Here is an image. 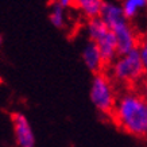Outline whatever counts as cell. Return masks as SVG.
<instances>
[{
    "mask_svg": "<svg viewBox=\"0 0 147 147\" xmlns=\"http://www.w3.org/2000/svg\"><path fill=\"white\" fill-rule=\"evenodd\" d=\"M15 142L18 147H35V134L31 123L22 112H13L11 115Z\"/></svg>",
    "mask_w": 147,
    "mask_h": 147,
    "instance_id": "5b68a950",
    "label": "cell"
},
{
    "mask_svg": "<svg viewBox=\"0 0 147 147\" xmlns=\"http://www.w3.org/2000/svg\"><path fill=\"white\" fill-rule=\"evenodd\" d=\"M84 31H85V35L88 38V40H90V42H97L102 35H105V34L109 31V27L98 16V18L85 20Z\"/></svg>",
    "mask_w": 147,
    "mask_h": 147,
    "instance_id": "9c48e42d",
    "label": "cell"
},
{
    "mask_svg": "<svg viewBox=\"0 0 147 147\" xmlns=\"http://www.w3.org/2000/svg\"><path fill=\"white\" fill-rule=\"evenodd\" d=\"M109 30L113 32V35H115L116 40H117L119 55L138 49L140 36L138 35L135 27L132 26V23L129 22L127 18H123L119 22L113 23L109 27Z\"/></svg>",
    "mask_w": 147,
    "mask_h": 147,
    "instance_id": "277c9868",
    "label": "cell"
},
{
    "mask_svg": "<svg viewBox=\"0 0 147 147\" xmlns=\"http://www.w3.org/2000/svg\"><path fill=\"white\" fill-rule=\"evenodd\" d=\"M138 51H139V54H140L143 65H144V67H146V70H147V34L140 36L139 45H138Z\"/></svg>",
    "mask_w": 147,
    "mask_h": 147,
    "instance_id": "7c38bea8",
    "label": "cell"
},
{
    "mask_svg": "<svg viewBox=\"0 0 147 147\" xmlns=\"http://www.w3.org/2000/svg\"><path fill=\"white\" fill-rule=\"evenodd\" d=\"M49 20L55 28L58 30H65L67 27V8L61 5L58 1L51 0L49 4Z\"/></svg>",
    "mask_w": 147,
    "mask_h": 147,
    "instance_id": "30bf717a",
    "label": "cell"
},
{
    "mask_svg": "<svg viewBox=\"0 0 147 147\" xmlns=\"http://www.w3.org/2000/svg\"><path fill=\"white\" fill-rule=\"evenodd\" d=\"M55 1H58V3L61 5H63L65 8L73 7V4H74V0H55Z\"/></svg>",
    "mask_w": 147,
    "mask_h": 147,
    "instance_id": "5bb4252c",
    "label": "cell"
},
{
    "mask_svg": "<svg viewBox=\"0 0 147 147\" xmlns=\"http://www.w3.org/2000/svg\"><path fill=\"white\" fill-rule=\"evenodd\" d=\"M117 96L119 93L116 90V84L107 71L93 74L89 86V100L100 113L111 116Z\"/></svg>",
    "mask_w": 147,
    "mask_h": 147,
    "instance_id": "3957f363",
    "label": "cell"
},
{
    "mask_svg": "<svg viewBox=\"0 0 147 147\" xmlns=\"http://www.w3.org/2000/svg\"><path fill=\"white\" fill-rule=\"evenodd\" d=\"M0 45H1V35H0Z\"/></svg>",
    "mask_w": 147,
    "mask_h": 147,
    "instance_id": "9a60e30c",
    "label": "cell"
},
{
    "mask_svg": "<svg viewBox=\"0 0 147 147\" xmlns=\"http://www.w3.org/2000/svg\"><path fill=\"white\" fill-rule=\"evenodd\" d=\"M107 67V73L112 81L116 85L125 86V89L138 85L147 76V70L142 62L138 49L117 55L115 61Z\"/></svg>",
    "mask_w": 147,
    "mask_h": 147,
    "instance_id": "7a4b0ae2",
    "label": "cell"
},
{
    "mask_svg": "<svg viewBox=\"0 0 147 147\" xmlns=\"http://www.w3.org/2000/svg\"><path fill=\"white\" fill-rule=\"evenodd\" d=\"M120 5L123 8L124 16L132 22L142 12L147 11V0H121Z\"/></svg>",
    "mask_w": 147,
    "mask_h": 147,
    "instance_id": "8fae6325",
    "label": "cell"
},
{
    "mask_svg": "<svg viewBox=\"0 0 147 147\" xmlns=\"http://www.w3.org/2000/svg\"><path fill=\"white\" fill-rule=\"evenodd\" d=\"M81 58H82V62H84L85 67L89 71H92L93 74L105 71V62L102 59V55L98 50L97 45L94 42L86 40L85 42L84 47L81 50Z\"/></svg>",
    "mask_w": 147,
    "mask_h": 147,
    "instance_id": "8992f818",
    "label": "cell"
},
{
    "mask_svg": "<svg viewBox=\"0 0 147 147\" xmlns=\"http://www.w3.org/2000/svg\"><path fill=\"white\" fill-rule=\"evenodd\" d=\"M111 116L116 125L128 135L147 138V101L136 89L121 90Z\"/></svg>",
    "mask_w": 147,
    "mask_h": 147,
    "instance_id": "6da1fadb",
    "label": "cell"
},
{
    "mask_svg": "<svg viewBox=\"0 0 147 147\" xmlns=\"http://www.w3.org/2000/svg\"><path fill=\"white\" fill-rule=\"evenodd\" d=\"M100 18L104 20V23L108 27H111L113 23L119 22L120 19L125 18V16L119 1H116V0H105V3H104L101 8V12H100Z\"/></svg>",
    "mask_w": 147,
    "mask_h": 147,
    "instance_id": "ba28073f",
    "label": "cell"
},
{
    "mask_svg": "<svg viewBox=\"0 0 147 147\" xmlns=\"http://www.w3.org/2000/svg\"><path fill=\"white\" fill-rule=\"evenodd\" d=\"M104 3H105V0H74L73 7L80 12L82 18L88 20V19L100 16Z\"/></svg>",
    "mask_w": 147,
    "mask_h": 147,
    "instance_id": "52a82bcc",
    "label": "cell"
},
{
    "mask_svg": "<svg viewBox=\"0 0 147 147\" xmlns=\"http://www.w3.org/2000/svg\"><path fill=\"white\" fill-rule=\"evenodd\" d=\"M0 82H1V77H0Z\"/></svg>",
    "mask_w": 147,
    "mask_h": 147,
    "instance_id": "e0dca14e",
    "label": "cell"
},
{
    "mask_svg": "<svg viewBox=\"0 0 147 147\" xmlns=\"http://www.w3.org/2000/svg\"><path fill=\"white\" fill-rule=\"evenodd\" d=\"M116 1H121V0H116Z\"/></svg>",
    "mask_w": 147,
    "mask_h": 147,
    "instance_id": "2e32d148",
    "label": "cell"
},
{
    "mask_svg": "<svg viewBox=\"0 0 147 147\" xmlns=\"http://www.w3.org/2000/svg\"><path fill=\"white\" fill-rule=\"evenodd\" d=\"M136 90H138L139 93H140V96L147 101V76L136 85Z\"/></svg>",
    "mask_w": 147,
    "mask_h": 147,
    "instance_id": "4fadbf2b",
    "label": "cell"
}]
</instances>
